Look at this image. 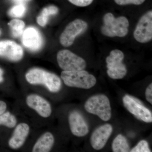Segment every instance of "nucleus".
I'll use <instances>...</instances> for the list:
<instances>
[{
	"mask_svg": "<svg viewBox=\"0 0 152 152\" xmlns=\"http://www.w3.org/2000/svg\"><path fill=\"white\" fill-rule=\"evenodd\" d=\"M25 77L30 84L43 85L51 92H58L61 88V81L57 75L42 69H31L26 74Z\"/></svg>",
	"mask_w": 152,
	"mask_h": 152,
	"instance_id": "1",
	"label": "nucleus"
},
{
	"mask_svg": "<svg viewBox=\"0 0 152 152\" xmlns=\"http://www.w3.org/2000/svg\"><path fill=\"white\" fill-rule=\"evenodd\" d=\"M17 123L16 118L10 112L3 113L0 115V125L12 128L15 126Z\"/></svg>",
	"mask_w": 152,
	"mask_h": 152,
	"instance_id": "20",
	"label": "nucleus"
},
{
	"mask_svg": "<svg viewBox=\"0 0 152 152\" xmlns=\"http://www.w3.org/2000/svg\"><path fill=\"white\" fill-rule=\"evenodd\" d=\"M112 150L114 152H128L130 151L126 139L120 134L114 139L112 144Z\"/></svg>",
	"mask_w": 152,
	"mask_h": 152,
	"instance_id": "18",
	"label": "nucleus"
},
{
	"mask_svg": "<svg viewBox=\"0 0 152 152\" xmlns=\"http://www.w3.org/2000/svg\"><path fill=\"white\" fill-rule=\"evenodd\" d=\"M123 102L126 109L136 118L145 123L152 122L151 112L138 100L126 95L123 98Z\"/></svg>",
	"mask_w": 152,
	"mask_h": 152,
	"instance_id": "8",
	"label": "nucleus"
},
{
	"mask_svg": "<svg viewBox=\"0 0 152 152\" xmlns=\"http://www.w3.org/2000/svg\"><path fill=\"white\" fill-rule=\"evenodd\" d=\"M58 11V9L55 6L50 5L44 8L37 18L38 24L42 27L45 26L48 23L49 17L56 15Z\"/></svg>",
	"mask_w": 152,
	"mask_h": 152,
	"instance_id": "17",
	"label": "nucleus"
},
{
	"mask_svg": "<svg viewBox=\"0 0 152 152\" xmlns=\"http://www.w3.org/2000/svg\"><path fill=\"white\" fill-rule=\"evenodd\" d=\"M57 60L60 67L64 71L82 70L86 67V62L84 59L68 50L58 52Z\"/></svg>",
	"mask_w": 152,
	"mask_h": 152,
	"instance_id": "6",
	"label": "nucleus"
},
{
	"mask_svg": "<svg viewBox=\"0 0 152 152\" xmlns=\"http://www.w3.org/2000/svg\"><path fill=\"white\" fill-rule=\"evenodd\" d=\"M72 4L79 7H86L90 5L94 0H68Z\"/></svg>",
	"mask_w": 152,
	"mask_h": 152,
	"instance_id": "24",
	"label": "nucleus"
},
{
	"mask_svg": "<svg viewBox=\"0 0 152 152\" xmlns=\"http://www.w3.org/2000/svg\"><path fill=\"white\" fill-rule=\"evenodd\" d=\"M113 132V126L110 124L101 126L92 133L90 139L91 145L94 149H102L105 145Z\"/></svg>",
	"mask_w": 152,
	"mask_h": 152,
	"instance_id": "12",
	"label": "nucleus"
},
{
	"mask_svg": "<svg viewBox=\"0 0 152 152\" xmlns=\"http://www.w3.org/2000/svg\"><path fill=\"white\" fill-rule=\"evenodd\" d=\"M23 55L22 47L14 41H0V57L16 62L21 59Z\"/></svg>",
	"mask_w": 152,
	"mask_h": 152,
	"instance_id": "11",
	"label": "nucleus"
},
{
	"mask_svg": "<svg viewBox=\"0 0 152 152\" xmlns=\"http://www.w3.org/2000/svg\"><path fill=\"white\" fill-rule=\"evenodd\" d=\"M7 107V104L4 102L0 101V115L4 113Z\"/></svg>",
	"mask_w": 152,
	"mask_h": 152,
	"instance_id": "26",
	"label": "nucleus"
},
{
	"mask_svg": "<svg viewBox=\"0 0 152 152\" xmlns=\"http://www.w3.org/2000/svg\"><path fill=\"white\" fill-rule=\"evenodd\" d=\"M29 131V126L26 124L21 123L18 125L9 141L11 148L17 149L21 148L24 144Z\"/></svg>",
	"mask_w": 152,
	"mask_h": 152,
	"instance_id": "15",
	"label": "nucleus"
},
{
	"mask_svg": "<svg viewBox=\"0 0 152 152\" xmlns=\"http://www.w3.org/2000/svg\"><path fill=\"white\" fill-rule=\"evenodd\" d=\"M3 74H4V72H3V70L0 68V83H1L4 80L3 77Z\"/></svg>",
	"mask_w": 152,
	"mask_h": 152,
	"instance_id": "27",
	"label": "nucleus"
},
{
	"mask_svg": "<svg viewBox=\"0 0 152 152\" xmlns=\"http://www.w3.org/2000/svg\"><path fill=\"white\" fill-rule=\"evenodd\" d=\"M27 104L35 110L41 117L47 118L52 113V108L49 102L39 95L31 94L28 96L26 100Z\"/></svg>",
	"mask_w": 152,
	"mask_h": 152,
	"instance_id": "13",
	"label": "nucleus"
},
{
	"mask_svg": "<svg viewBox=\"0 0 152 152\" xmlns=\"http://www.w3.org/2000/svg\"><path fill=\"white\" fill-rule=\"evenodd\" d=\"M61 76L65 84L69 87L88 89L94 86L96 83L94 76L84 70L64 71Z\"/></svg>",
	"mask_w": 152,
	"mask_h": 152,
	"instance_id": "3",
	"label": "nucleus"
},
{
	"mask_svg": "<svg viewBox=\"0 0 152 152\" xmlns=\"http://www.w3.org/2000/svg\"><path fill=\"white\" fill-rule=\"evenodd\" d=\"M85 108L88 113L96 115L104 121H107L111 118L110 100L105 95L99 94L91 97L86 102Z\"/></svg>",
	"mask_w": 152,
	"mask_h": 152,
	"instance_id": "4",
	"label": "nucleus"
},
{
	"mask_svg": "<svg viewBox=\"0 0 152 152\" xmlns=\"http://www.w3.org/2000/svg\"><path fill=\"white\" fill-rule=\"evenodd\" d=\"M145 97L147 101L151 104H152V84L149 85L147 87L145 91Z\"/></svg>",
	"mask_w": 152,
	"mask_h": 152,
	"instance_id": "25",
	"label": "nucleus"
},
{
	"mask_svg": "<svg viewBox=\"0 0 152 152\" xmlns=\"http://www.w3.org/2000/svg\"><path fill=\"white\" fill-rule=\"evenodd\" d=\"M137 42L146 43L152 39V11H148L139 20L134 32Z\"/></svg>",
	"mask_w": 152,
	"mask_h": 152,
	"instance_id": "9",
	"label": "nucleus"
},
{
	"mask_svg": "<svg viewBox=\"0 0 152 152\" xmlns=\"http://www.w3.org/2000/svg\"><path fill=\"white\" fill-rule=\"evenodd\" d=\"M124 58L123 52L118 49L111 51L107 57V74L110 78L114 80L121 79L126 75L127 70L123 63Z\"/></svg>",
	"mask_w": 152,
	"mask_h": 152,
	"instance_id": "5",
	"label": "nucleus"
},
{
	"mask_svg": "<svg viewBox=\"0 0 152 152\" xmlns=\"http://www.w3.org/2000/svg\"><path fill=\"white\" fill-rule=\"evenodd\" d=\"M26 10V8L24 4H17L9 10L8 15L12 18H21L24 15Z\"/></svg>",
	"mask_w": 152,
	"mask_h": 152,
	"instance_id": "21",
	"label": "nucleus"
},
{
	"mask_svg": "<svg viewBox=\"0 0 152 152\" xmlns=\"http://www.w3.org/2000/svg\"><path fill=\"white\" fill-rule=\"evenodd\" d=\"M22 42L23 45L32 52L39 50L43 45V39L41 33L35 28H27L22 35Z\"/></svg>",
	"mask_w": 152,
	"mask_h": 152,
	"instance_id": "10",
	"label": "nucleus"
},
{
	"mask_svg": "<svg viewBox=\"0 0 152 152\" xmlns=\"http://www.w3.org/2000/svg\"><path fill=\"white\" fill-rule=\"evenodd\" d=\"M130 151L131 152H151V151L150 149L148 142L145 140H142L139 142L137 145Z\"/></svg>",
	"mask_w": 152,
	"mask_h": 152,
	"instance_id": "22",
	"label": "nucleus"
},
{
	"mask_svg": "<svg viewBox=\"0 0 152 152\" xmlns=\"http://www.w3.org/2000/svg\"><path fill=\"white\" fill-rule=\"evenodd\" d=\"M1 30L0 29V36H1Z\"/></svg>",
	"mask_w": 152,
	"mask_h": 152,
	"instance_id": "29",
	"label": "nucleus"
},
{
	"mask_svg": "<svg viewBox=\"0 0 152 152\" xmlns=\"http://www.w3.org/2000/svg\"><path fill=\"white\" fill-rule=\"evenodd\" d=\"M8 25L10 28L12 35L14 37H18L22 35L25 27L24 22L23 21L19 19H13L9 22Z\"/></svg>",
	"mask_w": 152,
	"mask_h": 152,
	"instance_id": "19",
	"label": "nucleus"
},
{
	"mask_svg": "<svg viewBox=\"0 0 152 152\" xmlns=\"http://www.w3.org/2000/svg\"><path fill=\"white\" fill-rule=\"evenodd\" d=\"M15 3L17 4H24V1L25 0H12Z\"/></svg>",
	"mask_w": 152,
	"mask_h": 152,
	"instance_id": "28",
	"label": "nucleus"
},
{
	"mask_svg": "<svg viewBox=\"0 0 152 152\" xmlns=\"http://www.w3.org/2000/svg\"><path fill=\"white\" fill-rule=\"evenodd\" d=\"M69 122L71 132L74 135L83 137L88 133V126L79 112L76 111L71 112L69 115Z\"/></svg>",
	"mask_w": 152,
	"mask_h": 152,
	"instance_id": "14",
	"label": "nucleus"
},
{
	"mask_svg": "<svg viewBox=\"0 0 152 152\" xmlns=\"http://www.w3.org/2000/svg\"><path fill=\"white\" fill-rule=\"evenodd\" d=\"M103 21L101 31L103 35L110 37H124L127 35L129 23L126 17L116 18L111 13H107L104 15Z\"/></svg>",
	"mask_w": 152,
	"mask_h": 152,
	"instance_id": "2",
	"label": "nucleus"
},
{
	"mask_svg": "<svg viewBox=\"0 0 152 152\" xmlns=\"http://www.w3.org/2000/svg\"><path fill=\"white\" fill-rule=\"evenodd\" d=\"M54 137L51 133H45L35 144L33 148L32 152H50L54 144Z\"/></svg>",
	"mask_w": 152,
	"mask_h": 152,
	"instance_id": "16",
	"label": "nucleus"
},
{
	"mask_svg": "<svg viewBox=\"0 0 152 152\" xmlns=\"http://www.w3.org/2000/svg\"><path fill=\"white\" fill-rule=\"evenodd\" d=\"M145 0H114L116 4L120 6L134 4L140 5L142 4Z\"/></svg>",
	"mask_w": 152,
	"mask_h": 152,
	"instance_id": "23",
	"label": "nucleus"
},
{
	"mask_svg": "<svg viewBox=\"0 0 152 152\" xmlns=\"http://www.w3.org/2000/svg\"><path fill=\"white\" fill-rule=\"evenodd\" d=\"M88 25L81 19H76L71 22L66 27L60 37L61 45L69 47L73 44L76 38L86 31Z\"/></svg>",
	"mask_w": 152,
	"mask_h": 152,
	"instance_id": "7",
	"label": "nucleus"
}]
</instances>
